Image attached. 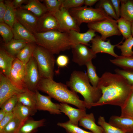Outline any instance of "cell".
<instances>
[{
	"instance_id": "2e32d148",
	"label": "cell",
	"mask_w": 133,
	"mask_h": 133,
	"mask_svg": "<svg viewBox=\"0 0 133 133\" xmlns=\"http://www.w3.org/2000/svg\"><path fill=\"white\" fill-rule=\"evenodd\" d=\"M91 49L95 54L99 53H103L109 54L116 58L119 56L114 51V49L118 44L115 45L112 44L110 40L107 41L103 40L100 36L96 35L91 41Z\"/></svg>"
},
{
	"instance_id": "60d3db41",
	"label": "cell",
	"mask_w": 133,
	"mask_h": 133,
	"mask_svg": "<svg viewBox=\"0 0 133 133\" xmlns=\"http://www.w3.org/2000/svg\"><path fill=\"white\" fill-rule=\"evenodd\" d=\"M63 0H43L48 12L52 13L60 10Z\"/></svg>"
},
{
	"instance_id": "52a82bcc",
	"label": "cell",
	"mask_w": 133,
	"mask_h": 133,
	"mask_svg": "<svg viewBox=\"0 0 133 133\" xmlns=\"http://www.w3.org/2000/svg\"><path fill=\"white\" fill-rule=\"evenodd\" d=\"M87 27L89 29L100 33L101 39L104 41L109 37L121 35L118 28L117 21L115 20L107 19L89 23Z\"/></svg>"
},
{
	"instance_id": "ee69618b",
	"label": "cell",
	"mask_w": 133,
	"mask_h": 133,
	"mask_svg": "<svg viewBox=\"0 0 133 133\" xmlns=\"http://www.w3.org/2000/svg\"><path fill=\"white\" fill-rule=\"evenodd\" d=\"M116 73L122 76L127 80L132 86H133V70L115 69Z\"/></svg>"
},
{
	"instance_id": "7dc6e473",
	"label": "cell",
	"mask_w": 133,
	"mask_h": 133,
	"mask_svg": "<svg viewBox=\"0 0 133 133\" xmlns=\"http://www.w3.org/2000/svg\"><path fill=\"white\" fill-rule=\"evenodd\" d=\"M116 14L118 18L120 17V0H110Z\"/></svg>"
},
{
	"instance_id": "30bf717a",
	"label": "cell",
	"mask_w": 133,
	"mask_h": 133,
	"mask_svg": "<svg viewBox=\"0 0 133 133\" xmlns=\"http://www.w3.org/2000/svg\"><path fill=\"white\" fill-rule=\"evenodd\" d=\"M25 65L16 58L13 62L8 77L18 88L22 91L28 89L24 82Z\"/></svg>"
},
{
	"instance_id": "f546056e",
	"label": "cell",
	"mask_w": 133,
	"mask_h": 133,
	"mask_svg": "<svg viewBox=\"0 0 133 133\" xmlns=\"http://www.w3.org/2000/svg\"><path fill=\"white\" fill-rule=\"evenodd\" d=\"M110 61L112 63L123 69L133 70V56L127 57L119 56L115 59H110Z\"/></svg>"
},
{
	"instance_id": "836d02e7",
	"label": "cell",
	"mask_w": 133,
	"mask_h": 133,
	"mask_svg": "<svg viewBox=\"0 0 133 133\" xmlns=\"http://www.w3.org/2000/svg\"><path fill=\"white\" fill-rule=\"evenodd\" d=\"M96 8L102 10L108 16L115 20L119 19L110 0H99Z\"/></svg>"
},
{
	"instance_id": "9c48e42d",
	"label": "cell",
	"mask_w": 133,
	"mask_h": 133,
	"mask_svg": "<svg viewBox=\"0 0 133 133\" xmlns=\"http://www.w3.org/2000/svg\"><path fill=\"white\" fill-rule=\"evenodd\" d=\"M52 14L57 18L61 32L68 33L73 30L80 32V25L71 15L68 10L62 6L59 10Z\"/></svg>"
},
{
	"instance_id": "4dcf8cb0",
	"label": "cell",
	"mask_w": 133,
	"mask_h": 133,
	"mask_svg": "<svg viewBox=\"0 0 133 133\" xmlns=\"http://www.w3.org/2000/svg\"><path fill=\"white\" fill-rule=\"evenodd\" d=\"M6 6V10L4 18V22L12 28L16 20V10L13 6L12 1H4Z\"/></svg>"
},
{
	"instance_id": "d4e9b609",
	"label": "cell",
	"mask_w": 133,
	"mask_h": 133,
	"mask_svg": "<svg viewBox=\"0 0 133 133\" xmlns=\"http://www.w3.org/2000/svg\"><path fill=\"white\" fill-rule=\"evenodd\" d=\"M32 108L18 102L12 112L14 116L24 122L30 116L34 115L36 112Z\"/></svg>"
},
{
	"instance_id": "603a6c76",
	"label": "cell",
	"mask_w": 133,
	"mask_h": 133,
	"mask_svg": "<svg viewBox=\"0 0 133 133\" xmlns=\"http://www.w3.org/2000/svg\"><path fill=\"white\" fill-rule=\"evenodd\" d=\"M16 58L9 54L4 49L0 48V73L8 77L13 62Z\"/></svg>"
},
{
	"instance_id": "11a10c76",
	"label": "cell",
	"mask_w": 133,
	"mask_h": 133,
	"mask_svg": "<svg viewBox=\"0 0 133 133\" xmlns=\"http://www.w3.org/2000/svg\"></svg>"
},
{
	"instance_id": "3957f363",
	"label": "cell",
	"mask_w": 133,
	"mask_h": 133,
	"mask_svg": "<svg viewBox=\"0 0 133 133\" xmlns=\"http://www.w3.org/2000/svg\"><path fill=\"white\" fill-rule=\"evenodd\" d=\"M87 73L74 70L71 74L66 85L70 89L81 94L83 97L86 108L90 109L102 96L100 90L91 85Z\"/></svg>"
},
{
	"instance_id": "74e56055",
	"label": "cell",
	"mask_w": 133,
	"mask_h": 133,
	"mask_svg": "<svg viewBox=\"0 0 133 133\" xmlns=\"http://www.w3.org/2000/svg\"><path fill=\"white\" fill-rule=\"evenodd\" d=\"M98 123L103 130V133H126V132L107 122L104 117L100 116Z\"/></svg>"
},
{
	"instance_id": "ac0fdd59",
	"label": "cell",
	"mask_w": 133,
	"mask_h": 133,
	"mask_svg": "<svg viewBox=\"0 0 133 133\" xmlns=\"http://www.w3.org/2000/svg\"><path fill=\"white\" fill-rule=\"evenodd\" d=\"M95 32L94 30L89 29L84 33L72 30L68 33L72 45L82 44L88 46L89 45V43L96 35Z\"/></svg>"
},
{
	"instance_id": "5b68a950",
	"label": "cell",
	"mask_w": 133,
	"mask_h": 133,
	"mask_svg": "<svg viewBox=\"0 0 133 133\" xmlns=\"http://www.w3.org/2000/svg\"><path fill=\"white\" fill-rule=\"evenodd\" d=\"M53 54L45 48L36 45L33 56L35 59L41 78L53 79L55 60Z\"/></svg>"
},
{
	"instance_id": "f5cc1de1",
	"label": "cell",
	"mask_w": 133,
	"mask_h": 133,
	"mask_svg": "<svg viewBox=\"0 0 133 133\" xmlns=\"http://www.w3.org/2000/svg\"><path fill=\"white\" fill-rule=\"evenodd\" d=\"M131 34L133 36V21L132 23L131 26Z\"/></svg>"
},
{
	"instance_id": "7402d4cb",
	"label": "cell",
	"mask_w": 133,
	"mask_h": 133,
	"mask_svg": "<svg viewBox=\"0 0 133 133\" xmlns=\"http://www.w3.org/2000/svg\"><path fill=\"white\" fill-rule=\"evenodd\" d=\"M92 113L86 114L80 120L79 125L91 131L93 133H103L102 127L97 125Z\"/></svg>"
},
{
	"instance_id": "ab89813d",
	"label": "cell",
	"mask_w": 133,
	"mask_h": 133,
	"mask_svg": "<svg viewBox=\"0 0 133 133\" xmlns=\"http://www.w3.org/2000/svg\"><path fill=\"white\" fill-rule=\"evenodd\" d=\"M57 125L65 129L67 133H93L84 130L78 126L72 124L69 121L65 122H58Z\"/></svg>"
},
{
	"instance_id": "6da1fadb",
	"label": "cell",
	"mask_w": 133,
	"mask_h": 133,
	"mask_svg": "<svg viewBox=\"0 0 133 133\" xmlns=\"http://www.w3.org/2000/svg\"><path fill=\"white\" fill-rule=\"evenodd\" d=\"M97 87L102 93L99 100L92 107L105 105L121 107L129 96L132 86L123 76L110 72L104 73L100 78Z\"/></svg>"
},
{
	"instance_id": "cb8c5ba5",
	"label": "cell",
	"mask_w": 133,
	"mask_h": 133,
	"mask_svg": "<svg viewBox=\"0 0 133 133\" xmlns=\"http://www.w3.org/2000/svg\"><path fill=\"white\" fill-rule=\"evenodd\" d=\"M20 8L29 11L38 17L48 12L45 5L37 0H29Z\"/></svg>"
},
{
	"instance_id": "8992f818",
	"label": "cell",
	"mask_w": 133,
	"mask_h": 133,
	"mask_svg": "<svg viewBox=\"0 0 133 133\" xmlns=\"http://www.w3.org/2000/svg\"><path fill=\"white\" fill-rule=\"evenodd\" d=\"M79 24H88L105 19H114L108 16L102 9L87 6H81L68 10Z\"/></svg>"
},
{
	"instance_id": "5bb4252c",
	"label": "cell",
	"mask_w": 133,
	"mask_h": 133,
	"mask_svg": "<svg viewBox=\"0 0 133 133\" xmlns=\"http://www.w3.org/2000/svg\"><path fill=\"white\" fill-rule=\"evenodd\" d=\"M53 30L61 32L58 22L54 15L48 12L38 18L36 26V33Z\"/></svg>"
},
{
	"instance_id": "4fadbf2b",
	"label": "cell",
	"mask_w": 133,
	"mask_h": 133,
	"mask_svg": "<svg viewBox=\"0 0 133 133\" xmlns=\"http://www.w3.org/2000/svg\"><path fill=\"white\" fill-rule=\"evenodd\" d=\"M23 91L14 85L8 77L0 73V106L12 96Z\"/></svg>"
},
{
	"instance_id": "d6986e66",
	"label": "cell",
	"mask_w": 133,
	"mask_h": 133,
	"mask_svg": "<svg viewBox=\"0 0 133 133\" xmlns=\"http://www.w3.org/2000/svg\"><path fill=\"white\" fill-rule=\"evenodd\" d=\"M13 38L16 39L24 40L29 43H36L34 34L20 24L16 20L12 28Z\"/></svg>"
},
{
	"instance_id": "8fae6325",
	"label": "cell",
	"mask_w": 133,
	"mask_h": 133,
	"mask_svg": "<svg viewBox=\"0 0 133 133\" xmlns=\"http://www.w3.org/2000/svg\"><path fill=\"white\" fill-rule=\"evenodd\" d=\"M72 61L80 66L85 65L88 62L95 58L97 56L91 49L82 44L72 46Z\"/></svg>"
},
{
	"instance_id": "ba28073f",
	"label": "cell",
	"mask_w": 133,
	"mask_h": 133,
	"mask_svg": "<svg viewBox=\"0 0 133 133\" xmlns=\"http://www.w3.org/2000/svg\"><path fill=\"white\" fill-rule=\"evenodd\" d=\"M41 78L36 61L33 56L25 65L24 83L28 90L35 92Z\"/></svg>"
},
{
	"instance_id": "484cf974",
	"label": "cell",
	"mask_w": 133,
	"mask_h": 133,
	"mask_svg": "<svg viewBox=\"0 0 133 133\" xmlns=\"http://www.w3.org/2000/svg\"><path fill=\"white\" fill-rule=\"evenodd\" d=\"M45 121L44 119L35 120L29 117L23 122L18 133H34L38 128L44 125Z\"/></svg>"
},
{
	"instance_id": "d590c367",
	"label": "cell",
	"mask_w": 133,
	"mask_h": 133,
	"mask_svg": "<svg viewBox=\"0 0 133 133\" xmlns=\"http://www.w3.org/2000/svg\"><path fill=\"white\" fill-rule=\"evenodd\" d=\"M85 65L87 67V74L90 82L93 87H97L100 78L97 75L96 67L93 64L92 60L88 62Z\"/></svg>"
},
{
	"instance_id": "4316f807",
	"label": "cell",
	"mask_w": 133,
	"mask_h": 133,
	"mask_svg": "<svg viewBox=\"0 0 133 133\" xmlns=\"http://www.w3.org/2000/svg\"><path fill=\"white\" fill-rule=\"evenodd\" d=\"M28 43L24 40L13 38L8 43L5 44L4 49L10 55L16 57L20 51Z\"/></svg>"
},
{
	"instance_id": "44dd1931",
	"label": "cell",
	"mask_w": 133,
	"mask_h": 133,
	"mask_svg": "<svg viewBox=\"0 0 133 133\" xmlns=\"http://www.w3.org/2000/svg\"><path fill=\"white\" fill-rule=\"evenodd\" d=\"M18 102L37 111V100L35 92L27 89L17 95Z\"/></svg>"
},
{
	"instance_id": "f907efd6",
	"label": "cell",
	"mask_w": 133,
	"mask_h": 133,
	"mask_svg": "<svg viewBox=\"0 0 133 133\" xmlns=\"http://www.w3.org/2000/svg\"><path fill=\"white\" fill-rule=\"evenodd\" d=\"M99 1L98 0H84V4L86 6H91L98 2Z\"/></svg>"
},
{
	"instance_id": "f1b7e54d",
	"label": "cell",
	"mask_w": 133,
	"mask_h": 133,
	"mask_svg": "<svg viewBox=\"0 0 133 133\" xmlns=\"http://www.w3.org/2000/svg\"><path fill=\"white\" fill-rule=\"evenodd\" d=\"M120 17L133 21V0H120Z\"/></svg>"
},
{
	"instance_id": "f6af8a7d",
	"label": "cell",
	"mask_w": 133,
	"mask_h": 133,
	"mask_svg": "<svg viewBox=\"0 0 133 133\" xmlns=\"http://www.w3.org/2000/svg\"><path fill=\"white\" fill-rule=\"evenodd\" d=\"M69 61V58L67 56L64 55H61L57 57L56 62L59 67L63 68L67 66Z\"/></svg>"
},
{
	"instance_id": "816d5d0a",
	"label": "cell",
	"mask_w": 133,
	"mask_h": 133,
	"mask_svg": "<svg viewBox=\"0 0 133 133\" xmlns=\"http://www.w3.org/2000/svg\"><path fill=\"white\" fill-rule=\"evenodd\" d=\"M6 113L3 110L1 109L0 110V121L4 118Z\"/></svg>"
},
{
	"instance_id": "7a4b0ae2",
	"label": "cell",
	"mask_w": 133,
	"mask_h": 133,
	"mask_svg": "<svg viewBox=\"0 0 133 133\" xmlns=\"http://www.w3.org/2000/svg\"><path fill=\"white\" fill-rule=\"evenodd\" d=\"M37 90L47 94L61 103L70 104L79 109L86 110L84 101L80 99L77 93L69 90L66 85L61 83L41 78Z\"/></svg>"
},
{
	"instance_id": "7bdbcfd3",
	"label": "cell",
	"mask_w": 133,
	"mask_h": 133,
	"mask_svg": "<svg viewBox=\"0 0 133 133\" xmlns=\"http://www.w3.org/2000/svg\"><path fill=\"white\" fill-rule=\"evenodd\" d=\"M84 2V0H63L62 6L68 10L82 6Z\"/></svg>"
},
{
	"instance_id": "bcb514c9",
	"label": "cell",
	"mask_w": 133,
	"mask_h": 133,
	"mask_svg": "<svg viewBox=\"0 0 133 133\" xmlns=\"http://www.w3.org/2000/svg\"><path fill=\"white\" fill-rule=\"evenodd\" d=\"M14 117V116L12 112L6 113L5 117L0 121V132Z\"/></svg>"
},
{
	"instance_id": "e575fe53",
	"label": "cell",
	"mask_w": 133,
	"mask_h": 133,
	"mask_svg": "<svg viewBox=\"0 0 133 133\" xmlns=\"http://www.w3.org/2000/svg\"><path fill=\"white\" fill-rule=\"evenodd\" d=\"M129 96L121 108L120 116L133 118V86Z\"/></svg>"
},
{
	"instance_id": "b9f144b4",
	"label": "cell",
	"mask_w": 133,
	"mask_h": 133,
	"mask_svg": "<svg viewBox=\"0 0 133 133\" xmlns=\"http://www.w3.org/2000/svg\"><path fill=\"white\" fill-rule=\"evenodd\" d=\"M17 102V95H15L7 100L0 107L7 113L12 112Z\"/></svg>"
},
{
	"instance_id": "c3c4849f",
	"label": "cell",
	"mask_w": 133,
	"mask_h": 133,
	"mask_svg": "<svg viewBox=\"0 0 133 133\" xmlns=\"http://www.w3.org/2000/svg\"><path fill=\"white\" fill-rule=\"evenodd\" d=\"M6 6L3 0H0V23L4 22V18L6 10Z\"/></svg>"
},
{
	"instance_id": "83f0119b",
	"label": "cell",
	"mask_w": 133,
	"mask_h": 133,
	"mask_svg": "<svg viewBox=\"0 0 133 133\" xmlns=\"http://www.w3.org/2000/svg\"><path fill=\"white\" fill-rule=\"evenodd\" d=\"M36 43H28L19 52L16 57L25 65L33 56Z\"/></svg>"
},
{
	"instance_id": "681fc988",
	"label": "cell",
	"mask_w": 133,
	"mask_h": 133,
	"mask_svg": "<svg viewBox=\"0 0 133 133\" xmlns=\"http://www.w3.org/2000/svg\"><path fill=\"white\" fill-rule=\"evenodd\" d=\"M28 0H14L12 1V3L14 8L17 9L20 8L23 3H27Z\"/></svg>"
},
{
	"instance_id": "9a60e30c",
	"label": "cell",
	"mask_w": 133,
	"mask_h": 133,
	"mask_svg": "<svg viewBox=\"0 0 133 133\" xmlns=\"http://www.w3.org/2000/svg\"><path fill=\"white\" fill-rule=\"evenodd\" d=\"M35 93L37 110L47 111L52 114H61L59 109V104L52 102L51 97L42 95L38 90L36 91Z\"/></svg>"
},
{
	"instance_id": "7c38bea8",
	"label": "cell",
	"mask_w": 133,
	"mask_h": 133,
	"mask_svg": "<svg viewBox=\"0 0 133 133\" xmlns=\"http://www.w3.org/2000/svg\"><path fill=\"white\" fill-rule=\"evenodd\" d=\"M16 19L33 34L36 32L37 23L39 17L25 9L20 8L16 10Z\"/></svg>"
},
{
	"instance_id": "1f68e13d",
	"label": "cell",
	"mask_w": 133,
	"mask_h": 133,
	"mask_svg": "<svg viewBox=\"0 0 133 133\" xmlns=\"http://www.w3.org/2000/svg\"><path fill=\"white\" fill-rule=\"evenodd\" d=\"M116 21L118 29L124 38L126 39L132 36V22L121 17Z\"/></svg>"
},
{
	"instance_id": "d6a6232c",
	"label": "cell",
	"mask_w": 133,
	"mask_h": 133,
	"mask_svg": "<svg viewBox=\"0 0 133 133\" xmlns=\"http://www.w3.org/2000/svg\"><path fill=\"white\" fill-rule=\"evenodd\" d=\"M122 41L116 46L118 49L120 50L121 56L124 57H131L133 56V37L132 35L125 39L124 42Z\"/></svg>"
},
{
	"instance_id": "e0dca14e",
	"label": "cell",
	"mask_w": 133,
	"mask_h": 133,
	"mask_svg": "<svg viewBox=\"0 0 133 133\" xmlns=\"http://www.w3.org/2000/svg\"><path fill=\"white\" fill-rule=\"evenodd\" d=\"M59 109L68 117L69 121L72 124L78 126L81 119L86 114V110L76 109L66 103L59 104Z\"/></svg>"
},
{
	"instance_id": "277c9868",
	"label": "cell",
	"mask_w": 133,
	"mask_h": 133,
	"mask_svg": "<svg viewBox=\"0 0 133 133\" xmlns=\"http://www.w3.org/2000/svg\"><path fill=\"white\" fill-rule=\"evenodd\" d=\"M36 44L45 48L53 54L71 48L72 45L68 33L53 30L33 34Z\"/></svg>"
},
{
	"instance_id": "8d00e7d4",
	"label": "cell",
	"mask_w": 133,
	"mask_h": 133,
	"mask_svg": "<svg viewBox=\"0 0 133 133\" xmlns=\"http://www.w3.org/2000/svg\"><path fill=\"white\" fill-rule=\"evenodd\" d=\"M23 122L14 116V118L0 132V133H18Z\"/></svg>"
},
{
	"instance_id": "ffe728a7",
	"label": "cell",
	"mask_w": 133,
	"mask_h": 133,
	"mask_svg": "<svg viewBox=\"0 0 133 133\" xmlns=\"http://www.w3.org/2000/svg\"><path fill=\"white\" fill-rule=\"evenodd\" d=\"M108 123L126 133H133V118L114 115Z\"/></svg>"
},
{
	"instance_id": "f35d334b",
	"label": "cell",
	"mask_w": 133,
	"mask_h": 133,
	"mask_svg": "<svg viewBox=\"0 0 133 133\" xmlns=\"http://www.w3.org/2000/svg\"><path fill=\"white\" fill-rule=\"evenodd\" d=\"M0 34L5 44L8 43L14 37L12 28L4 22L0 23Z\"/></svg>"
},
{
	"instance_id": "db71d44e",
	"label": "cell",
	"mask_w": 133,
	"mask_h": 133,
	"mask_svg": "<svg viewBox=\"0 0 133 133\" xmlns=\"http://www.w3.org/2000/svg\"></svg>"
}]
</instances>
